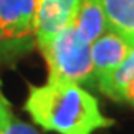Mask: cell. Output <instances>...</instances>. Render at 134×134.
Wrapping results in <instances>:
<instances>
[{
	"instance_id": "6da1fadb",
	"label": "cell",
	"mask_w": 134,
	"mask_h": 134,
	"mask_svg": "<svg viewBox=\"0 0 134 134\" xmlns=\"http://www.w3.org/2000/svg\"><path fill=\"white\" fill-rule=\"evenodd\" d=\"M25 110L37 125L58 134H92L113 125L101 113L96 97L72 82L30 85Z\"/></svg>"
},
{
	"instance_id": "7a4b0ae2",
	"label": "cell",
	"mask_w": 134,
	"mask_h": 134,
	"mask_svg": "<svg viewBox=\"0 0 134 134\" xmlns=\"http://www.w3.org/2000/svg\"><path fill=\"white\" fill-rule=\"evenodd\" d=\"M48 64V82H72L92 86L97 77L92 67L91 43L85 42L73 25L39 46Z\"/></svg>"
},
{
	"instance_id": "3957f363",
	"label": "cell",
	"mask_w": 134,
	"mask_h": 134,
	"mask_svg": "<svg viewBox=\"0 0 134 134\" xmlns=\"http://www.w3.org/2000/svg\"><path fill=\"white\" fill-rule=\"evenodd\" d=\"M82 0H36L33 34L37 46L70 27Z\"/></svg>"
},
{
	"instance_id": "277c9868",
	"label": "cell",
	"mask_w": 134,
	"mask_h": 134,
	"mask_svg": "<svg viewBox=\"0 0 134 134\" xmlns=\"http://www.w3.org/2000/svg\"><path fill=\"white\" fill-rule=\"evenodd\" d=\"M36 0H0V40H24L33 34Z\"/></svg>"
},
{
	"instance_id": "5b68a950",
	"label": "cell",
	"mask_w": 134,
	"mask_h": 134,
	"mask_svg": "<svg viewBox=\"0 0 134 134\" xmlns=\"http://www.w3.org/2000/svg\"><path fill=\"white\" fill-rule=\"evenodd\" d=\"M133 48L130 42L110 30L96 39L91 43V58L97 81L113 72L128 57Z\"/></svg>"
},
{
	"instance_id": "8992f818",
	"label": "cell",
	"mask_w": 134,
	"mask_h": 134,
	"mask_svg": "<svg viewBox=\"0 0 134 134\" xmlns=\"http://www.w3.org/2000/svg\"><path fill=\"white\" fill-rule=\"evenodd\" d=\"M107 29L134 46V0H98Z\"/></svg>"
},
{
	"instance_id": "52a82bcc",
	"label": "cell",
	"mask_w": 134,
	"mask_h": 134,
	"mask_svg": "<svg viewBox=\"0 0 134 134\" xmlns=\"http://www.w3.org/2000/svg\"><path fill=\"white\" fill-rule=\"evenodd\" d=\"M72 25L88 43H92L109 30L98 0H82Z\"/></svg>"
},
{
	"instance_id": "ba28073f",
	"label": "cell",
	"mask_w": 134,
	"mask_h": 134,
	"mask_svg": "<svg viewBox=\"0 0 134 134\" xmlns=\"http://www.w3.org/2000/svg\"><path fill=\"white\" fill-rule=\"evenodd\" d=\"M134 77V48L128 54V57L109 75L100 77L97 81V86L104 96L115 101H124V92L128 82Z\"/></svg>"
},
{
	"instance_id": "9c48e42d",
	"label": "cell",
	"mask_w": 134,
	"mask_h": 134,
	"mask_svg": "<svg viewBox=\"0 0 134 134\" xmlns=\"http://www.w3.org/2000/svg\"><path fill=\"white\" fill-rule=\"evenodd\" d=\"M0 134H39V133L31 127V125L12 118V121L9 122V125H8Z\"/></svg>"
},
{
	"instance_id": "30bf717a",
	"label": "cell",
	"mask_w": 134,
	"mask_h": 134,
	"mask_svg": "<svg viewBox=\"0 0 134 134\" xmlns=\"http://www.w3.org/2000/svg\"><path fill=\"white\" fill-rule=\"evenodd\" d=\"M10 121H12V113H10L9 103L0 91V133L9 125Z\"/></svg>"
},
{
	"instance_id": "8fae6325",
	"label": "cell",
	"mask_w": 134,
	"mask_h": 134,
	"mask_svg": "<svg viewBox=\"0 0 134 134\" xmlns=\"http://www.w3.org/2000/svg\"><path fill=\"white\" fill-rule=\"evenodd\" d=\"M124 101H127V103H130V104L134 106V77L128 82V85H127V88H125Z\"/></svg>"
}]
</instances>
